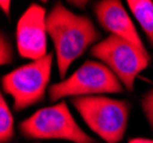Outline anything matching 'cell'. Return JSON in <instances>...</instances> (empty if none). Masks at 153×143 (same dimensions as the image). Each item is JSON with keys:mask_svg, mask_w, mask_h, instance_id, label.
I'll return each instance as SVG.
<instances>
[{"mask_svg": "<svg viewBox=\"0 0 153 143\" xmlns=\"http://www.w3.org/2000/svg\"><path fill=\"white\" fill-rule=\"evenodd\" d=\"M128 143H153L152 139H144V137H136V139H130Z\"/></svg>", "mask_w": 153, "mask_h": 143, "instance_id": "cell-14", "label": "cell"}, {"mask_svg": "<svg viewBox=\"0 0 153 143\" xmlns=\"http://www.w3.org/2000/svg\"><path fill=\"white\" fill-rule=\"evenodd\" d=\"M0 7H1L2 12L6 15H9L10 14V7H12V1H9V0H1L0 1Z\"/></svg>", "mask_w": 153, "mask_h": 143, "instance_id": "cell-13", "label": "cell"}, {"mask_svg": "<svg viewBox=\"0 0 153 143\" xmlns=\"http://www.w3.org/2000/svg\"><path fill=\"white\" fill-rule=\"evenodd\" d=\"M47 15L45 7L32 2L19 19L16 24V46L21 57L37 61L48 55Z\"/></svg>", "mask_w": 153, "mask_h": 143, "instance_id": "cell-7", "label": "cell"}, {"mask_svg": "<svg viewBox=\"0 0 153 143\" xmlns=\"http://www.w3.org/2000/svg\"><path fill=\"white\" fill-rule=\"evenodd\" d=\"M71 104L91 132L105 143H119L126 134L130 103L106 95L74 98Z\"/></svg>", "mask_w": 153, "mask_h": 143, "instance_id": "cell-2", "label": "cell"}, {"mask_svg": "<svg viewBox=\"0 0 153 143\" xmlns=\"http://www.w3.org/2000/svg\"><path fill=\"white\" fill-rule=\"evenodd\" d=\"M94 13L100 25L111 36L119 37L146 51L131 17L120 0H102L95 4Z\"/></svg>", "mask_w": 153, "mask_h": 143, "instance_id": "cell-8", "label": "cell"}, {"mask_svg": "<svg viewBox=\"0 0 153 143\" xmlns=\"http://www.w3.org/2000/svg\"><path fill=\"white\" fill-rule=\"evenodd\" d=\"M53 60V53H48L45 57L21 65L1 78L2 89L13 100L14 110H25L45 98L49 89Z\"/></svg>", "mask_w": 153, "mask_h": 143, "instance_id": "cell-5", "label": "cell"}, {"mask_svg": "<svg viewBox=\"0 0 153 143\" xmlns=\"http://www.w3.org/2000/svg\"><path fill=\"white\" fill-rule=\"evenodd\" d=\"M127 6L153 47V1L128 0Z\"/></svg>", "mask_w": 153, "mask_h": 143, "instance_id": "cell-9", "label": "cell"}, {"mask_svg": "<svg viewBox=\"0 0 153 143\" xmlns=\"http://www.w3.org/2000/svg\"><path fill=\"white\" fill-rule=\"evenodd\" d=\"M125 91L121 81L106 65L100 61L88 60L71 76L49 86L51 102L65 98H85L105 94H120Z\"/></svg>", "mask_w": 153, "mask_h": 143, "instance_id": "cell-4", "label": "cell"}, {"mask_svg": "<svg viewBox=\"0 0 153 143\" xmlns=\"http://www.w3.org/2000/svg\"><path fill=\"white\" fill-rule=\"evenodd\" d=\"M15 127L14 117L10 108L6 102L5 96H0V141L1 143H8L14 139Z\"/></svg>", "mask_w": 153, "mask_h": 143, "instance_id": "cell-10", "label": "cell"}, {"mask_svg": "<svg viewBox=\"0 0 153 143\" xmlns=\"http://www.w3.org/2000/svg\"><path fill=\"white\" fill-rule=\"evenodd\" d=\"M14 56L13 47L10 42L6 39L4 32H1V38H0V63L1 65H6L12 63Z\"/></svg>", "mask_w": 153, "mask_h": 143, "instance_id": "cell-12", "label": "cell"}, {"mask_svg": "<svg viewBox=\"0 0 153 143\" xmlns=\"http://www.w3.org/2000/svg\"><path fill=\"white\" fill-rule=\"evenodd\" d=\"M47 30L55 49L58 74L63 79L78 59L87 49L101 41V33L93 21L82 14L71 12L62 2H56L47 15Z\"/></svg>", "mask_w": 153, "mask_h": 143, "instance_id": "cell-1", "label": "cell"}, {"mask_svg": "<svg viewBox=\"0 0 153 143\" xmlns=\"http://www.w3.org/2000/svg\"><path fill=\"white\" fill-rule=\"evenodd\" d=\"M21 134L31 140H64L73 143H96L76 123L65 101L37 110L19 125Z\"/></svg>", "mask_w": 153, "mask_h": 143, "instance_id": "cell-3", "label": "cell"}, {"mask_svg": "<svg viewBox=\"0 0 153 143\" xmlns=\"http://www.w3.org/2000/svg\"><path fill=\"white\" fill-rule=\"evenodd\" d=\"M140 104L147 123L153 130V87L143 95Z\"/></svg>", "mask_w": 153, "mask_h": 143, "instance_id": "cell-11", "label": "cell"}, {"mask_svg": "<svg viewBox=\"0 0 153 143\" xmlns=\"http://www.w3.org/2000/svg\"><path fill=\"white\" fill-rule=\"evenodd\" d=\"M90 55L106 65L121 81L126 91H133L137 77L150 64V54L115 36H108L90 48Z\"/></svg>", "mask_w": 153, "mask_h": 143, "instance_id": "cell-6", "label": "cell"}]
</instances>
